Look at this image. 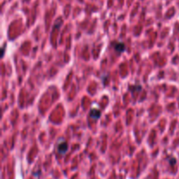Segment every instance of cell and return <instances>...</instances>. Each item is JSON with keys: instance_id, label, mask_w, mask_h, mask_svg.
I'll list each match as a JSON object with an SVG mask.
<instances>
[{"instance_id": "cell-2", "label": "cell", "mask_w": 179, "mask_h": 179, "mask_svg": "<svg viewBox=\"0 0 179 179\" xmlns=\"http://www.w3.org/2000/svg\"><path fill=\"white\" fill-rule=\"evenodd\" d=\"M101 116V112L100 111L99 109L93 108L90 111V117L93 120H98Z\"/></svg>"}, {"instance_id": "cell-4", "label": "cell", "mask_w": 179, "mask_h": 179, "mask_svg": "<svg viewBox=\"0 0 179 179\" xmlns=\"http://www.w3.org/2000/svg\"><path fill=\"white\" fill-rule=\"evenodd\" d=\"M169 163H170V165H174V164H176L177 160L175 159L174 157H170V158L169 159Z\"/></svg>"}, {"instance_id": "cell-1", "label": "cell", "mask_w": 179, "mask_h": 179, "mask_svg": "<svg viewBox=\"0 0 179 179\" xmlns=\"http://www.w3.org/2000/svg\"><path fill=\"white\" fill-rule=\"evenodd\" d=\"M68 150V144L66 142H63L58 146V152L60 154H65Z\"/></svg>"}, {"instance_id": "cell-3", "label": "cell", "mask_w": 179, "mask_h": 179, "mask_svg": "<svg viewBox=\"0 0 179 179\" xmlns=\"http://www.w3.org/2000/svg\"><path fill=\"white\" fill-rule=\"evenodd\" d=\"M114 49H115L118 53H122V52L125 51L126 47H125V45H124L122 42H118V43H116V44L114 45Z\"/></svg>"}]
</instances>
